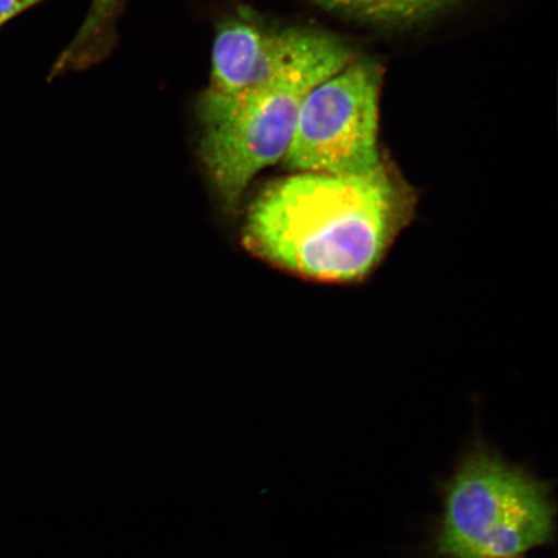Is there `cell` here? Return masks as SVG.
Instances as JSON below:
<instances>
[{"label": "cell", "instance_id": "cell-9", "mask_svg": "<svg viewBox=\"0 0 558 558\" xmlns=\"http://www.w3.org/2000/svg\"><path fill=\"white\" fill-rule=\"evenodd\" d=\"M44 0H0V26Z\"/></svg>", "mask_w": 558, "mask_h": 558}, {"label": "cell", "instance_id": "cell-1", "mask_svg": "<svg viewBox=\"0 0 558 558\" xmlns=\"http://www.w3.org/2000/svg\"><path fill=\"white\" fill-rule=\"evenodd\" d=\"M413 197L384 163L367 173L298 172L251 206L244 242L257 256L326 282H353L378 267Z\"/></svg>", "mask_w": 558, "mask_h": 558}, {"label": "cell", "instance_id": "cell-3", "mask_svg": "<svg viewBox=\"0 0 558 558\" xmlns=\"http://www.w3.org/2000/svg\"><path fill=\"white\" fill-rule=\"evenodd\" d=\"M550 488L486 445H474L446 481L437 558H518L555 538Z\"/></svg>", "mask_w": 558, "mask_h": 558}, {"label": "cell", "instance_id": "cell-6", "mask_svg": "<svg viewBox=\"0 0 558 558\" xmlns=\"http://www.w3.org/2000/svg\"><path fill=\"white\" fill-rule=\"evenodd\" d=\"M122 0H93L87 16L75 37L61 53L54 72L83 68L101 54L107 38L113 29L114 20Z\"/></svg>", "mask_w": 558, "mask_h": 558}, {"label": "cell", "instance_id": "cell-5", "mask_svg": "<svg viewBox=\"0 0 558 558\" xmlns=\"http://www.w3.org/2000/svg\"><path fill=\"white\" fill-rule=\"evenodd\" d=\"M324 33L269 31L247 17H232L219 26L213 46L207 89L235 94L274 81L308 56Z\"/></svg>", "mask_w": 558, "mask_h": 558}, {"label": "cell", "instance_id": "cell-7", "mask_svg": "<svg viewBox=\"0 0 558 558\" xmlns=\"http://www.w3.org/2000/svg\"><path fill=\"white\" fill-rule=\"evenodd\" d=\"M458 0H362V21L404 26L422 23L439 15Z\"/></svg>", "mask_w": 558, "mask_h": 558}, {"label": "cell", "instance_id": "cell-2", "mask_svg": "<svg viewBox=\"0 0 558 558\" xmlns=\"http://www.w3.org/2000/svg\"><path fill=\"white\" fill-rule=\"evenodd\" d=\"M353 59L343 41L324 34L298 65L263 86L201 95V158L228 211L240 205L257 173L283 160L305 97Z\"/></svg>", "mask_w": 558, "mask_h": 558}, {"label": "cell", "instance_id": "cell-4", "mask_svg": "<svg viewBox=\"0 0 558 558\" xmlns=\"http://www.w3.org/2000/svg\"><path fill=\"white\" fill-rule=\"evenodd\" d=\"M380 68L352 60L305 97L283 163L290 171L362 174L380 158Z\"/></svg>", "mask_w": 558, "mask_h": 558}, {"label": "cell", "instance_id": "cell-8", "mask_svg": "<svg viewBox=\"0 0 558 558\" xmlns=\"http://www.w3.org/2000/svg\"><path fill=\"white\" fill-rule=\"evenodd\" d=\"M323 9L339 12L341 15L361 19L362 0H308Z\"/></svg>", "mask_w": 558, "mask_h": 558}]
</instances>
